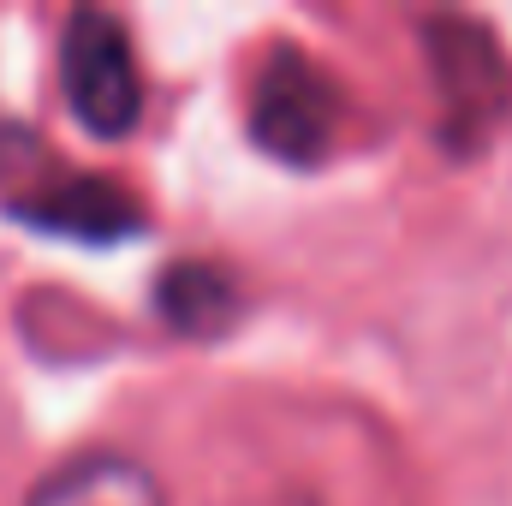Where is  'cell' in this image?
Returning a JSON list of instances; mask_svg holds the SVG:
<instances>
[{
	"instance_id": "1",
	"label": "cell",
	"mask_w": 512,
	"mask_h": 506,
	"mask_svg": "<svg viewBox=\"0 0 512 506\" xmlns=\"http://www.w3.org/2000/svg\"><path fill=\"white\" fill-rule=\"evenodd\" d=\"M60 90L72 120L90 137H126L143 120V72H137V48L131 30L102 12V6H78L60 30Z\"/></svg>"
},
{
	"instance_id": "2",
	"label": "cell",
	"mask_w": 512,
	"mask_h": 506,
	"mask_svg": "<svg viewBox=\"0 0 512 506\" xmlns=\"http://www.w3.org/2000/svg\"><path fill=\"white\" fill-rule=\"evenodd\" d=\"M251 131L268 155L292 167H316L334 143V90L292 42H280L256 72Z\"/></svg>"
},
{
	"instance_id": "3",
	"label": "cell",
	"mask_w": 512,
	"mask_h": 506,
	"mask_svg": "<svg viewBox=\"0 0 512 506\" xmlns=\"http://www.w3.org/2000/svg\"><path fill=\"white\" fill-rule=\"evenodd\" d=\"M429 54H435V72H441V90H447V108H453V131L459 137H477L501 114V54L489 42L483 24H435L429 30Z\"/></svg>"
},
{
	"instance_id": "4",
	"label": "cell",
	"mask_w": 512,
	"mask_h": 506,
	"mask_svg": "<svg viewBox=\"0 0 512 506\" xmlns=\"http://www.w3.org/2000/svg\"><path fill=\"white\" fill-rule=\"evenodd\" d=\"M24 506H167L161 477L131 453H78L54 465Z\"/></svg>"
},
{
	"instance_id": "5",
	"label": "cell",
	"mask_w": 512,
	"mask_h": 506,
	"mask_svg": "<svg viewBox=\"0 0 512 506\" xmlns=\"http://www.w3.org/2000/svg\"><path fill=\"white\" fill-rule=\"evenodd\" d=\"M161 310L179 334H215L227 316H233V286L215 274V268H167L161 274Z\"/></svg>"
}]
</instances>
